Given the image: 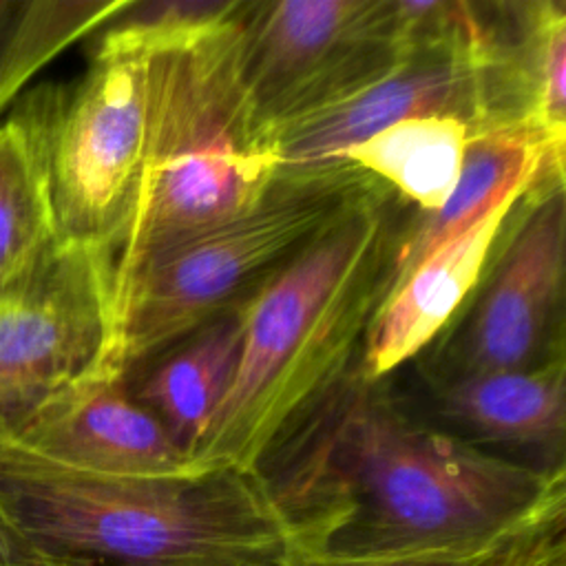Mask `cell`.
I'll return each instance as SVG.
<instances>
[{
	"mask_svg": "<svg viewBox=\"0 0 566 566\" xmlns=\"http://www.w3.org/2000/svg\"><path fill=\"white\" fill-rule=\"evenodd\" d=\"M254 475L287 551L316 559L478 548L566 511V471L544 473L440 429L356 360Z\"/></svg>",
	"mask_w": 566,
	"mask_h": 566,
	"instance_id": "cell-1",
	"label": "cell"
},
{
	"mask_svg": "<svg viewBox=\"0 0 566 566\" xmlns=\"http://www.w3.org/2000/svg\"><path fill=\"white\" fill-rule=\"evenodd\" d=\"M411 214L378 184L245 303L239 363L195 455L201 467L254 473L354 365Z\"/></svg>",
	"mask_w": 566,
	"mask_h": 566,
	"instance_id": "cell-2",
	"label": "cell"
},
{
	"mask_svg": "<svg viewBox=\"0 0 566 566\" xmlns=\"http://www.w3.org/2000/svg\"><path fill=\"white\" fill-rule=\"evenodd\" d=\"M0 515L69 566H281L285 528L252 471H77L0 438Z\"/></svg>",
	"mask_w": 566,
	"mask_h": 566,
	"instance_id": "cell-3",
	"label": "cell"
},
{
	"mask_svg": "<svg viewBox=\"0 0 566 566\" xmlns=\"http://www.w3.org/2000/svg\"><path fill=\"white\" fill-rule=\"evenodd\" d=\"M241 7L208 35L150 57L146 148L113 254L111 305L144 261L243 212L279 172L241 80Z\"/></svg>",
	"mask_w": 566,
	"mask_h": 566,
	"instance_id": "cell-4",
	"label": "cell"
},
{
	"mask_svg": "<svg viewBox=\"0 0 566 566\" xmlns=\"http://www.w3.org/2000/svg\"><path fill=\"white\" fill-rule=\"evenodd\" d=\"M378 186L354 164L276 172L256 203L144 261L115 292L95 376L124 378L199 325L248 303Z\"/></svg>",
	"mask_w": 566,
	"mask_h": 566,
	"instance_id": "cell-5",
	"label": "cell"
},
{
	"mask_svg": "<svg viewBox=\"0 0 566 566\" xmlns=\"http://www.w3.org/2000/svg\"><path fill=\"white\" fill-rule=\"evenodd\" d=\"M153 51L99 27L86 71L18 102L31 117L60 245L113 254L128 226L146 148Z\"/></svg>",
	"mask_w": 566,
	"mask_h": 566,
	"instance_id": "cell-6",
	"label": "cell"
},
{
	"mask_svg": "<svg viewBox=\"0 0 566 566\" xmlns=\"http://www.w3.org/2000/svg\"><path fill=\"white\" fill-rule=\"evenodd\" d=\"M407 51L396 0H243L239 11V69L261 137L369 84Z\"/></svg>",
	"mask_w": 566,
	"mask_h": 566,
	"instance_id": "cell-7",
	"label": "cell"
},
{
	"mask_svg": "<svg viewBox=\"0 0 566 566\" xmlns=\"http://www.w3.org/2000/svg\"><path fill=\"white\" fill-rule=\"evenodd\" d=\"M515 212L475 301L422 363L424 380L528 371L564 360V184L528 188Z\"/></svg>",
	"mask_w": 566,
	"mask_h": 566,
	"instance_id": "cell-8",
	"label": "cell"
},
{
	"mask_svg": "<svg viewBox=\"0 0 566 566\" xmlns=\"http://www.w3.org/2000/svg\"><path fill=\"white\" fill-rule=\"evenodd\" d=\"M111 270L106 252L55 241L0 281V438L97 374L111 338Z\"/></svg>",
	"mask_w": 566,
	"mask_h": 566,
	"instance_id": "cell-9",
	"label": "cell"
},
{
	"mask_svg": "<svg viewBox=\"0 0 566 566\" xmlns=\"http://www.w3.org/2000/svg\"><path fill=\"white\" fill-rule=\"evenodd\" d=\"M422 115H455L475 133L495 128L491 53L482 7L462 2L455 24L411 46L387 73L316 111L263 133L279 172L338 164L343 150Z\"/></svg>",
	"mask_w": 566,
	"mask_h": 566,
	"instance_id": "cell-10",
	"label": "cell"
},
{
	"mask_svg": "<svg viewBox=\"0 0 566 566\" xmlns=\"http://www.w3.org/2000/svg\"><path fill=\"white\" fill-rule=\"evenodd\" d=\"M11 442L57 464L113 478H175L206 469L175 444L119 378L95 374L46 400Z\"/></svg>",
	"mask_w": 566,
	"mask_h": 566,
	"instance_id": "cell-11",
	"label": "cell"
},
{
	"mask_svg": "<svg viewBox=\"0 0 566 566\" xmlns=\"http://www.w3.org/2000/svg\"><path fill=\"white\" fill-rule=\"evenodd\" d=\"M566 360L424 380L433 424L544 473L566 471Z\"/></svg>",
	"mask_w": 566,
	"mask_h": 566,
	"instance_id": "cell-12",
	"label": "cell"
},
{
	"mask_svg": "<svg viewBox=\"0 0 566 566\" xmlns=\"http://www.w3.org/2000/svg\"><path fill=\"white\" fill-rule=\"evenodd\" d=\"M520 199L522 195L500 201L471 228L444 241L387 296L356 358L367 378H389L440 338L478 287Z\"/></svg>",
	"mask_w": 566,
	"mask_h": 566,
	"instance_id": "cell-13",
	"label": "cell"
},
{
	"mask_svg": "<svg viewBox=\"0 0 566 566\" xmlns=\"http://www.w3.org/2000/svg\"><path fill=\"white\" fill-rule=\"evenodd\" d=\"M564 184V155L531 128L500 126L471 137L458 184L433 214H411L391 265L387 296L444 241L471 228L500 201L531 186ZM385 296V301H387ZM382 301V303H385Z\"/></svg>",
	"mask_w": 566,
	"mask_h": 566,
	"instance_id": "cell-14",
	"label": "cell"
},
{
	"mask_svg": "<svg viewBox=\"0 0 566 566\" xmlns=\"http://www.w3.org/2000/svg\"><path fill=\"white\" fill-rule=\"evenodd\" d=\"M243 329L245 303L210 318L119 378L192 460L232 382Z\"/></svg>",
	"mask_w": 566,
	"mask_h": 566,
	"instance_id": "cell-15",
	"label": "cell"
},
{
	"mask_svg": "<svg viewBox=\"0 0 566 566\" xmlns=\"http://www.w3.org/2000/svg\"><path fill=\"white\" fill-rule=\"evenodd\" d=\"M473 135L475 128L455 115L409 117L349 146L340 161L387 186L416 214H433L453 192Z\"/></svg>",
	"mask_w": 566,
	"mask_h": 566,
	"instance_id": "cell-16",
	"label": "cell"
},
{
	"mask_svg": "<svg viewBox=\"0 0 566 566\" xmlns=\"http://www.w3.org/2000/svg\"><path fill=\"white\" fill-rule=\"evenodd\" d=\"M55 243L31 117L18 102L0 126V281Z\"/></svg>",
	"mask_w": 566,
	"mask_h": 566,
	"instance_id": "cell-17",
	"label": "cell"
},
{
	"mask_svg": "<svg viewBox=\"0 0 566 566\" xmlns=\"http://www.w3.org/2000/svg\"><path fill=\"white\" fill-rule=\"evenodd\" d=\"M128 0H0V111L27 80Z\"/></svg>",
	"mask_w": 566,
	"mask_h": 566,
	"instance_id": "cell-18",
	"label": "cell"
},
{
	"mask_svg": "<svg viewBox=\"0 0 566 566\" xmlns=\"http://www.w3.org/2000/svg\"><path fill=\"white\" fill-rule=\"evenodd\" d=\"M241 2L243 0H128L104 27L159 53L208 35L230 20Z\"/></svg>",
	"mask_w": 566,
	"mask_h": 566,
	"instance_id": "cell-19",
	"label": "cell"
},
{
	"mask_svg": "<svg viewBox=\"0 0 566 566\" xmlns=\"http://www.w3.org/2000/svg\"><path fill=\"white\" fill-rule=\"evenodd\" d=\"M562 513V511H557ZM555 515V513H553ZM551 517V515H548ZM544 517V520H548ZM542 520V522H544ZM537 522V524H542ZM528 526L526 531L478 548H455V551H427V553H409V555H391L376 559H316L287 551L281 566H504L524 537L537 526Z\"/></svg>",
	"mask_w": 566,
	"mask_h": 566,
	"instance_id": "cell-20",
	"label": "cell"
},
{
	"mask_svg": "<svg viewBox=\"0 0 566 566\" xmlns=\"http://www.w3.org/2000/svg\"><path fill=\"white\" fill-rule=\"evenodd\" d=\"M504 566H566V511L537 524Z\"/></svg>",
	"mask_w": 566,
	"mask_h": 566,
	"instance_id": "cell-21",
	"label": "cell"
},
{
	"mask_svg": "<svg viewBox=\"0 0 566 566\" xmlns=\"http://www.w3.org/2000/svg\"><path fill=\"white\" fill-rule=\"evenodd\" d=\"M0 566H69L35 551L0 515Z\"/></svg>",
	"mask_w": 566,
	"mask_h": 566,
	"instance_id": "cell-22",
	"label": "cell"
}]
</instances>
